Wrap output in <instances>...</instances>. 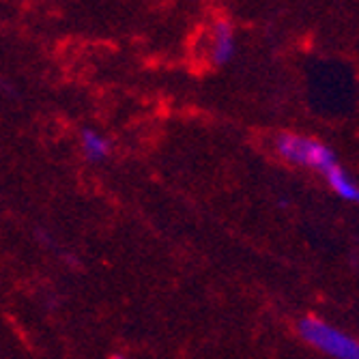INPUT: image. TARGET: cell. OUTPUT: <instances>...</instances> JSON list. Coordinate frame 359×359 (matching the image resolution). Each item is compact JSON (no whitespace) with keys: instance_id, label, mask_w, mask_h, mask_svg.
<instances>
[{"instance_id":"obj_1","label":"cell","mask_w":359,"mask_h":359,"mask_svg":"<svg viewBox=\"0 0 359 359\" xmlns=\"http://www.w3.org/2000/svg\"><path fill=\"white\" fill-rule=\"evenodd\" d=\"M276 153L286 164L318 172L320 177L340 164L332 147L306 134H280L276 138Z\"/></svg>"},{"instance_id":"obj_2","label":"cell","mask_w":359,"mask_h":359,"mask_svg":"<svg viewBox=\"0 0 359 359\" xmlns=\"http://www.w3.org/2000/svg\"><path fill=\"white\" fill-rule=\"evenodd\" d=\"M297 332L306 344L334 359H359V344L353 336L318 316H306L297 323Z\"/></svg>"},{"instance_id":"obj_3","label":"cell","mask_w":359,"mask_h":359,"mask_svg":"<svg viewBox=\"0 0 359 359\" xmlns=\"http://www.w3.org/2000/svg\"><path fill=\"white\" fill-rule=\"evenodd\" d=\"M237 54V32L228 20H215L209 32V58L215 67H224Z\"/></svg>"},{"instance_id":"obj_4","label":"cell","mask_w":359,"mask_h":359,"mask_svg":"<svg viewBox=\"0 0 359 359\" xmlns=\"http://www.w3.org/2000/svg\"><path fill=\"white\" fill-rule=\"evenodd\" d=\"M323 179L327 181L330 189L338 196L340 201H344V203H357L359 201V185L342 164L334 166L327 175H323Z\"/></svg>"},{"instance_id":"obj_5","label":"cell","mask_w":359,"mask_h":359,"mask_svg":"<svg viewBox=\"0 0 359 359\" xmlns=\"http://www.w3.org/2000/svg\"><path fill=\"white\" fill-rule=\"evenodd\" d=\"M80 149L90 164H102V161H106L112 153L110 140L104 134L97 132V129H82Z\"/></svg>"},{"instance_id":"obj_6","label":"cell","mask_w":359,"mask_h":359,"mask_svg":"<svg viewBox=\"0 0 359 359\" xmlns=\"http://www.w3.org/2000/svg\"><path fill=\"white\" fill-rule=\"evenodd\" d=\"M110 359H127V357H125V355H112Z\"/></svg>"}]
</instances>
